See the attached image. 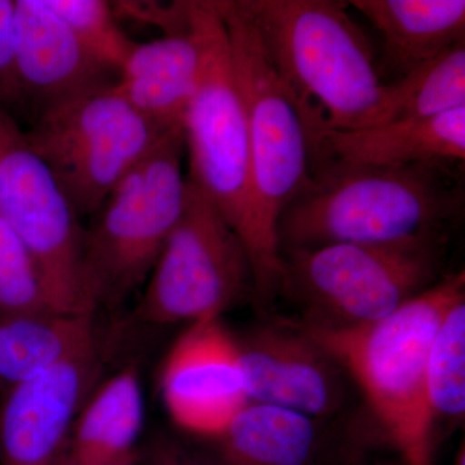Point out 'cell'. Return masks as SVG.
<instances>
[{"label": "cell", "mask_w": 465, "mask_h": 465, "mask_svg": "<svg viewBox=\"0 0 465 465\" xmlns=\"http://www.w3.org/2000/svg\"><path fill=\"white\" fill-rule=\"evenodd\" d=\"M14 47L23 105L36 116L118 82L45 0H15Z\"/></svg>", "instance_id": "cell-14"}, {"label": "cell", "mask_w": 465, "mask_h": 465, "mask_svg": "<svg viewBox=\"0 0 465 465\" xmlns=\"http://www.w3.org/2000/svg\"><path fill=\"white\" fill-rule=\"evenodd\" d=\"M94 316L57 312L0 318V391L97 344Z\"/></svg>", "instance_id": "cell-20"}, {"label": "cell", "mask_w": 465, "mask_h": 465, "mask_svg": "<svg viewBox=\"0 0 465 465\" xmlns=\"http://www.w3.org/2000/svg\"><path fill=\"white\" fill-rule=\"evenodd\" d=\"M211 440L210 465H341L323 420L265 403H247Z\"/></svg>", "instance_id": "cell-17"}, {"label": "cell", "mask_w": 465, "mask_h": 465, "mask_svg": "<svg viewBox=\"0 0 465 465\" xmlns=\"http://www.w3.org/2000/svg\"><path fill=\"white\" fill-rule=\"evenodd\" d=\"M0 217L25 244L57 313L96 316L81 271L82 228L25 133L0 106Z\"/></svg>", "instance_id": "cell-10"}, {"label": "cell", "mask_w": 465, "mask_h": 465, "mask_svg": "<svg viewBox=\"0 0 465 465\" xmlns=\"http://www.w3.org/2000/svg\"><path fill=\"white\" fill-rule=\"evenodd\" d=\"M24 133L81 220L168 131L134 108L115 84L42 113Z\"/></svg>", "instance_id": "cell-8"}, {"label": "cell", "mask_w": 465, "mask_h": 465, "mask_svg": "<svg viewBox=\"0 0 465 465\" xmlns=\"http://www.w3.org/2000/svg\"><path fill=\"white\" fill-rule=\"evenodd\" d=\"M143 423L139 372L125 367L97 384L76 416L58 458L67 465H113L136 454Z\"/></svg>", "instance_id": "cell-19"}, {"label": "cell", "mask_w": 465, "mask_h": 465, "mask_svg": "<svg viewBox=\"0 0 465 465\" xmlns=\"http://www.w3.org/2000/svg\"><path fill=\"white\" fill-rule=\"evenodd\" d=\"M455 465H465V450L464 445L459 449L457 458H455Z\"/></svg>", "instance_id": "cell-28"}, {"label": "cell", "mask_w": 465, "mask_h": 465, "mask_svg": "<svg viewBox=\"0 0 465 465\" xmlns=\"http://www.w3.org/2000/svg\"><path fill=\"white\" fill-rule=\"evenodd\" d=\"M235 339L250 402L323 421L347 403V372L296 321L256 324Z\"/></svg>", "instance_id": "cell-11"}, {"label": "cell", "mask_w": 465, "mask_h": 465, "mask_svg": "<svg viewBox=\"0 0 465 465\" xmlns=\"http://www.w3.org/2000/svg\"><path fill=\"white\" fill-rule=\"evenodd\" d=\"M189 16L201 45L194 94L183 118L188 180L215 204L249 253L252 237L249 134L228 34L213 0H189Z\"/></svg>", "instance_id": "cell-7"}, {"label": "cell", "mask_w": 465, "mask_h": 465, "mask_svg": "<svg viewBox=\"0 0 465 465\" xmlns=\"http://www.w3.org/2000/svg\"><path fill=\"white\" fill-rule=\"evenodd\" d=\"M0 465H2V460H0Z\"/></svg>", "instance_id": "cell-30"}, {"label": "cell", "mask_w": 465, "mask_h": 465, "mask_svg": "<svg viewBox=\"0 0 465 465\" xmlns=\"http://www.w3.org/2000/svg\"><path fill=\"white\" fill-rule=\"evenodd\" d=\"M67 24L82 45L119 76L136 42L116 23L112 3L105 0H45Z\"/></svg>", "instance_id": "cell-23"}, {"label": "cell", "mask_w": 465, "mask_h": 465, "mask_svg": "<svg viewBox=\"0 0 465 465\" xmlns=\"http://www.w3.org/2000/svg\"><path fill=\"white\" fill-rule=\"evenodd\" d=\"M139 451L136 452V454L130 455V457L124 459V460L118 461V463L113 464V465H137L139 464ZM54 465H67L66 463H64L63 460L56 461V464Z\"/></svg>", "instance_id": "cell-27"}, {"label": "cell", "mask_w": 465, "mask_h": 465, "mask_svg": "<svg viewBox=\"0 0 465 465\" xmlns=\"http://www.w3.org/2000/svg\"><path fill=\"white\" fill-rule=\"evenodd\" d=\"M14 17L15 0H0V106L5 110L23 105L15 61Z\"/></svg>", "instance_id": "cell-25"}, {"label": "cell", "mask_w": 465, "mask_h": 465, "mask_svg": "<svg viewBox=\"0 0 465 465\" xmlns=\"http://www.w3.org/2000/svg\"><path fill=\"white\" fill-rule=\"evenodd\" d=\"M183 127L164 134L82 228L81 271L92 311L145 284L185 206Z\"/></svg>", "instance_id": "cell-6"}, {"label": "cell", "mask_w": 465, "mask_h": 465, "mask_svg": "<svg viewBox=\"0 0 465 465\" xmlns=\"http://www.w3.org/2000/svg\"><path fill=\"white\" fill-rule=\"evenodd\" d=\"M228 34L232 73L249 134L253 299L266 307L280 295L278 223L311 183L307 131L266 56L244 0H213Z\"/></svg>", "instance_id": "cell-4"}, {"label": "cell", "mask_w": 465, "mask_h": 465, "mask_svg": "<svg viewBox=\"0 0 465 465\" xmlns=\"http://www.w3.org/2000/svg\"><path fill=\"white\" fill-rule=\"evenodd\" d=\"M381 34L384 54L379 74L390 84L465 43L464 0H351ZM384 82V81H382Z\"/></svg>", "instance_id": "cell-16"}, {"label": "cell", "mask_w": 465, "mask_h": 465, "mask_svg": "<svg viewBox=\"0 0 465 465\" xmlns=\"http://www.w3.org/2000/svg\"><path fill=\"white\" fill-rule=\"evenodd\" d=\"M465 298V275L439 282L376 322L316 329L296 321L347 372L403 465H433L434 424L425 371L446 312Z\"/></svg>", "instance_id": "cell-3"}, {"label": "cell", "mask_w": 465, "mask_h": 465, "mask_svg": "<svg viewBox=\"0 0 465 465\" xmlns=\"http://www.w3.org/2000/svg\"><path fill=\"white\" fill-rule=\"evenodd\" d=\"M143 287L134 318L158 326L222 318L240 300L253 298L241 238L188 177L183 215Z\"/></svg>", "instance_id": "cell-9"}, {"label": "cell", "mask_w": 465, "mask_h": 465, "mask_svg": "<svg viewBox=\"0 0 465 465\" xmlns=\"http://www.w3.org/2000/svg\"><path fill=\"white\" fill-rule=\"evenodd\" d=\"M448 246L449 232H430L387 243L283 251L280 295L299 305L304 326L376 322L439 282Z\"/></svg>", "instance_id": "cell-5"}, {"label": "cell", "mask_w": 465, "mask_h": 465, "mask_svg": "<svg viewBox=\"0 0 465 465\" xmlns=\"http://www.w3.org/2000/svg\"><path fill=\"white\" fill-rule=\"evenodd\" d=\"M266 56L312 137L374 127L390 119L366 34L341 0H244Z\"/></svg>", "instance_id": "cell-1"}, {"label": "cell", "mask_w": 465, "mask_h": 465, "mask_svg": "<svg viewBox=\"0 0 465 465\" xmlns=\"http://www.w3.org/2000/svg\"><path fill=\"white\" fill-rule=\"evenodd\" d=\"M425 384L434 424L437 420H464L465 298L451 305L434 333L427 358Z\"/></svg>", "instance_id": "cell-21"}, {"label": "cell", "mask_w": 465, "mask_h": 465, "mask_svg": "<svg viewBox=\"0 0 465 465\" xmlns=\"http://www.w3.org/2000/svg\"><path fill=\"white\" fill-rule=\"evenodd\" d=\"M459 167L314 164L308 188L278 223L281 252L450 232L464 207Z\"/></svg>", "instance_id": "cell-2"}, {"label": "cell", "mask_w": 465, "mask_h": 465, "mask_svg": "<svg viewBox=\"0 0 465 465\" xmlns=\"http://www.w3.org/2000/svg\"><path fill=\"white\" fill-rule=\"evenodd\" d=\"M50 311L38 265L0 217V318Z\"/></svg>", "instance_id": "cell-24"}, {"label": "cell", "mask_w": 465, "mask_h": 465, "mask_svg": "<svg viewBox=\"0 0 465 465\" xmlns=\"http://www.w3.org/2000/svg\"><path fill=\"white\" fill-rule=\"evenodd\" d=\"M200 67L201 45L189 16L183 32L136 43L119 72L116 87L153 124L170 131L183 127Z\"/></svg>", "instance_id": "cell-18"}, {"label": "cell", "mask_w": 465, "mask_h": 465, "mask_svg": "<svg viewBox=\"0 0 465 465\" xmlns=\"http://www.w3.org/2000/svg\"><path fill=\"white\" fill-rule=\"evenodd\" d=\"M143 465H210L206 458L195 454L177 440L159 439L150 446L145 459L139 458Z\"/></svg>", "instance_id": "cell-26"}, {"label": "cell", "mask_w": 465, "mask_h": 465, "mask_svg": "<svg viewBox=\"0 0 465 465\" xmlns=\"http://www.w3.org/2000/svg\"><path fill=\"white\" fill-rule=\"evenodd\" d=\"M353 465H403L402 461H399V463H375V464H360L354 463Z\"/></svg>", "instance_id": "cell-29"}, {"label": "cell", "mask_w": 465, "mask_h": 465, "mask_svg": "<svg viewBox=\"0 0 465 465\" xmlns=\"http://www.w3.org/2000/svg\"><path fill=\"white\" fill-rule=\"evenodd\" d=\"M159 390L173 423L207 440L250 402L237 339L222 318L189 324L168 351Z\"/></svg>", "instance_id": "cell-12"}, {"label": "cell", "mask_w": 465, "mask_h": 465, "mask_svg": "<svg viewBox=\"0 0 465 465\" xmlns=\"http://www.w3.org/2000/svg\"><path fill=\"white\" fill-rule=\"evenodd\" d=\"M390 87L388 121L424 118L464 108L465 43L391 84Z\"/></svg>", "instance_id": "cell-22"}, {"label": "cell", "mask_w": 465, "mask_h": 465, "mask_svg": "<svg viewBox=\"0 0 465 465\" xmlns=\"http://www.w3.org/2000/svg\"><path fill=\"white\" fill-rule=\"evenodd\" d=\"M97 344L2 391V465H54L76 416L99 384Z\"/></svg>", "instance_id": "cell-13"}, {"label": "cell", "mask_w": 465, "mask_h": 465, "mask_svg": "<svg viewBox=\"0 0 465 465\" xmlns=\"http://www.w3.org/2000/svg\"><path fill=\"white\" fill-rule=\"evenodd\" d=\"M309 154L311 168L326 161L381 167L460 166L465 159V106L362 130L322 131L309 140Z\"/></svg>", "instance_id": "cell-15"}]
</instances>
